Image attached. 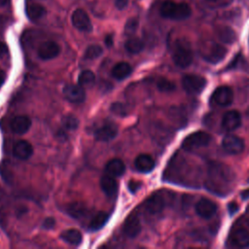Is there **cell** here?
I'll list each match as a JSON object with an SVG mask.
<instances>
[{
  "mask_svg": "<svg viewBox=\"0 0 249 249\" xmlns=\"http://www.w3.org/2000/svg\"><path fill=\"white\" fill-rule=\"evenodd\" d=\"M234 179V173L230 166L222 162H210L205 186L212 193L226 195L231 192Z\"/></svg>",
  "mask_w": 249,
  "mask_h": 249,
  "instance_id": "1",
  "label": "cell"
},
{
  "mask_svg": "<svg viewBox=\"0 0 249 249\" xmlns=\"http://www.w3.org/2000/svg\"><path fill=\"white\" fill-rule=\"evenodd\" d=\"M160 14L164 18L183 20L191 16L192 9L190 5L185 2L177 3L171 0H166L161 3L160 7Z\"/></svg>",
  "mask_w": 249,
  "mask_h": 249,
  "instance_id": "2",
  "label": "cell"
},
{
  "mask_svg": "<svg viewBox=\"0 0 249 249\" xmlns=\"http://www.w3.org/2000/svg\"><path fill=\"white\" fill-rule=\"evenodd\" d=\"M172 59L175 65L181 68L188 67L193 61V51L186 40H178L172 51Z\"/></svg>",
  "mask_w": 249,
  "mask_h": 249,
  "instance_id": "3",
  "label": "cell"
},
{
  "mask_svg": "<svg viewBox=\"0 0 249 249\" xmlns=\"http://www.w3.org/2000/svg\"><path fill=\"white\" fill-rule=\"evenodd\" d=\"M200 53L204 60L209 63H218L220 62L227 53V49L215 42H208L203 44L200 48Z\"/></svg>",
  "mask_w": 249,
  "mask_h": 249,
  "instance_id": "4",
  "label": "cell"
},
{
  "mask_svg": "<svg viewBox=\"0 0 249 249\" xmlns=\"http://www.w3.org/2000/svg\"><path fill=\"white\" fill-rule=\"evenodd\" d=\"M211 141V136L205 131H196L189 134L182 142V147L186 151H194L207 146Z\"/></svg>",
  "mask_w": 249,
  "mask_h": 249,
  "instance_id": "5",
  "label": "cell"
},
{
  "mask_svg": "<svg viewBox=\"0 0 249 249\" xmlns=\"http://www.w3.org/2000/svg\"><path fill=\"white\" fill-rule=\"evenodd\" d=\"M206 86L204 77L196 74H187L182 79V87L184 90L191 94H197L203 90Z\"/></svg>",
  "mask_w": 249,
  "mask_h": 249,
  "instance_id": "6",
  "label": "cell"
},
{
  "mask_svg": "<svg viewBox=\"0 0 249 249\" xmlns=\"http://www.w3.org/2000/svg\"><path fill=\"white\" fill-rule=\"evenodd\" d=\"M233 99V91L228 86L218 87L210 97V104L213 106L225 107L230 105Z\"/></svg>",
  "mask_w": 249,
  "mask_h": 249,
  "instance_id": "7",
  "label": "cell"
},
{
  "mask_svg": "<svg viewBox=\"0 0 249 249\" xmlns=\"http://www.w3.org/2000/svg\"><path fill=\"white\" fill-rule=\"evenodd\" d=\"M71 21L75 28L83 32H90L92 24L89 17L83 9H76L71 16Z\"/></svg>",
  "mask_w": 249,
  "mask_h": 249,
  "instance_id": "8",
  "label": "cell"
},
{
  "mask_svg": "<svg viewBox=\"0 0 249 249\" xmlns=\"http://www.w3.org/2000/svg\"><path fill=\"white\" fill-rule=\"evenodd\" d=\"M222 147L230 155H237L240 154L245 147L243 139L234 135V134H228L223 138Z\"/></svg>",
  "mask_w": 249,
  "mask_h": 249,
  "instance_id": "9",
  "label": "cell"
},
{
  "mask_svg": "<svg viewBox=\"0 0 249 249\" xmlns=\"http://www.w3.org/2000/svg\"><path fill=\"white\" fill-rule=\"evenodd\" d=\"M117 134H118V126L111 122H107L103 124L102 125L97 127L93 132L94 138L98 141H103V142L112 140L113 138L116 137Z\"/></svg>",
  "mask_w": 249,
  "mask_h": 249,
  "instance_id": "10",
  "label": "cell"
},
{
  "mask_svg": "<svg viewBox=\"0 0 249 249\" xmlns=\"http://www.w3.org/2000/svg\"><path fill=\"white\" fill-rule=\"evenodd\" d=\"M60 53V47L53 41H46L40 44L37 49L38 56L43 60H49L56 57Z\"/></svg>",
  "mask_w": 249,
  "mask_h": 249,
  "instance_id": "11",
  "label": "cell"
},
{
  "mask_svg": "<svg viewBox=\"0 0 249 249\" xmlns=\"http://www.w3.org/2000/svg\"><path fill=\"white\" fill-rule=\"evenodd\" d=\"M195 209L199 217L203 219H209L216 213L217 205L209 198L202 197L196 202Z\"/></svg>",
  "mask_w": 249,
  "mask_h": 249,
  "instance_id": "12",
  "label": "cell"
},
{
  "mask_svg": "<svg viewBox=\"0 0 249 249\" xmlns=\"http://www.w3.org/2000/svg\"><path fill=\"white\" fill-rule=\"evenodd\" d=\"M63 94L66 99L74 103H81L86 98V92L80 85H66L63 88Z\"/></svg>",
  "mask_w": 249,
  "mask_h": 249,
  "instance_id": "13",
  "label": "cell"
},
{
  "mask_svg": "<svg viewBox=\"0 0 249 249\" xmlns=\"http://www.w3.org/2000/svg\"><path fill=\"white\" fill-rule=\"evenodd\" d=\"M241 124V115L238 111H228L222 119V127L227 131H233Z\"/></svg>",
  "mask_w": 249,
  "mask_h": 249,
  "instance_id": "14",
  "label": "cell"
},
{
  "mask_svg": "<svg viewBox=\"0 0 249 249\" xmlns=\"http://www.w3.org/2000/svg\"><path fill=\"white\" fill-rule=\"evenodd\" d=\"M123 230L126 236L130 238L136 237L141 231V224L137 215L130 214L129 216H127L124 223Z\"/></svg>",
  "mask_w": 249,
  "mask_h": 249,
  "instance_id": "15",
  "label": "cell"
},
{
  "mask_svg": "<svg viewBox=\"0 0 249 249\" xmlns=\"http://www.w3.org/2000/svg\"><path fill=\"white\" fill-rule=\"evenodd\" d=\"M165 205L164 198L159 194H154L145 201V209L148 213L156 215L160 213Z\"/></svg>",
  "mask_w": 249,
  "mask_h": 249,
  "instance_id": "16",
  "label": "cell"
},
{
  "mask_svg": "<svg viewBox=\"0 0 249 249\" xmlns=\"http://www.w3.org/2000/svg\"><path fill=\"white\" fill-rule=\"evenodd\" d=\"M11 129L17 134H23L27 132L31 126V120L25 115L16 116L11 121Z\"/></svg>",
  "mask_w": 249,
  "mask_h": 249,
  "instance_id": "17",
  "label": "cell"
},
{
  "mask_svg": "<svg viewBox=\"0 0 249 249\" xmlns=\"http://www.w3.org/2000/svg\"><path fill=\"white\" fill-rule=\"evenodd\" d=\"M13 154L19 160H27L33 154V147L28 141L19 140L13 148Z\"/></svg>",
  "mask_w": 249,
  "mask_h": 249,
  "instance_id": "18",
  "label": "cell"
},
{
  "mask_svg": "<svg viewBox=\"0 0 249 249\" xmlns=\"http://www.w3.org/2000/svg\"><path fill=\"white\" fill-rule=\"evenodd\" d=\"M134 165L138 171L143 173H148L154 169L155 160L150 155L141 154L135 159Z\"/></svg>",
  "mask_w": 249,
  "mask_h": 249,
  "instance_id": "19",
  "label": "cell"
},
{
  "mask_svg": "<svg viewBox=\"0 0 249 249\" xmlns=\"http://www.w3.org/2000/svg\"><path fill=\"white\" fill-rule=\"evenodd\" d=\"M100 188L106 196H113L118 191V183L114 176L104 175L100 179Z\"/></svg>",
  "mask_w": 249,
  "mask_h": 249,
  "instance_id": "20",
  "label": "cell"
},
{
  "mask_svg": "<svg viewBox=\"0 0 249 249\" xmlns=\"http://www.w3.org/2000/svg\"><path fill=\"white\" fill-rule=\"evenodd\" d=\"M231 242L234 246L239 248L249 247V231L243 228L237 229L232 234Z\"/></svg>",
  "mask_w": 249,
  "mask_h": 249,
  "instance_id": "21",
  "label": "cell"
},
{
  "mask_svg": "<svg viewBox=\"0 0 249 249\" xmlns=\"http://www.w3.org/2000/svg\"><path fill=\"white\" fill-rule=\"evenodd\" d=\"M25 13L30 20H38L46 15V9L44 6L38 3H29L25 7Z\"/></svg>",
  "mask_w": 249,
  "mask_h": 249,
  "instance_id": "22",
  "label": "cell"
},
{
  "mask_svg": "<svg viewBox=\"0 0 249 249\" xmlns=\"http://www.w3.org/2000/svg\"><path fill=\"white\" fill-rule=\"evenodd\" d=\"M105 169L112 176H121L125 171V165L122 160L116 158L107 161Z\"/></svg>",
  "mask_w": 249,
  "mask_h": 249,
  "instance_id": "23",
  "label": "cell"
},
{
  "mask_svg": "<svg viewBox=\"0 0 249 249\" xmlns=\"http://www.w3.org/2000/svg\"><path fill=\"white\" fill-rule=\"evenodd\" d=\"M131 66L127 62L122 61L114 65L111 74L117 80H124L131 73Z\"/></svg>",
  "mask_w": 249,
  "mask_h": 249,
  "instance_id": "24",
  "label": "cell"
},
{
  "mask_svg": "<svg viewBox=\"0 0 249 249\" xmlns=\"http://www.w3.org/2000/svg\"><path fill=\"white\" fill-rule=\"evenodd\" d=\"M66 212L74 219H81L87 214L88 208L83 202L75 201L67 205Z\"/></svg>",
  "mask_w": 249,
  "mask_h": 249,
  "instance_id": "25",
  "label": "cell"
},
{
  "mask_svg": "<svg viewBox=\"0 0 249 249\" xmlns=\"http://www.w3.org/2000/svg\"><path fill=\"white\" fill-rule=\"evenodd\" d=\"M216 34L218 38L227 44H231L236 40V34L233 29L229 26H219L216 29Z\"/></svg>",
  "mask_w": 249,
  "mask_h": 249,
  "instance_id": "26",
  "label": "cell"
},
{
  "mask_svg": "<svg viewBox=\"0 0 249 249\" xmlns=\"http://www.w3.org/2000/svg\"><path fill=\"white\" fill-rule=\"evenodd\" d=\"M61 239H63L65 242L71 244V245H78L82 241V233L75 229H69L61 232L60 234Z\"/></svg>",
  "mask_w": 249,
  "mask_h": 249,
  "instance_id": "27",
  "label": "cell"
},
{
  "mask_svg": "<svg viewBox=\"0 0 249 249\" xmlns=\"http://www.w3.org/2000/svg\"><path fill=\"white\" fill-rule=\"evenodd\" d=\"M107 221H108V215L105 212L100 211L96 213L91 219V221L89 222V230L93 231H98L103 228V226L107 223Z\"/></svg>",
  "mask_w": 249,
  "mask_h": 249,
  "instance_id": "28",
  "label": "cell"
},
{
  "mask_svg": "<svg viewBox=\"0 0 249 249\" xmlns=\"http://www.w3.org/2000/svg\"><path fill=\"white\" fill-rule=\"evenodd\" d=\"M78 82H79V85L84 89L90 88L95 83V75L90 70H84L83 72L80 73Z\"/></svg>",
  "mask_w": 249,
  "mask_h": 249,
  "instance_id": "29",
  "label": "cell"
},
{
  "mask_svg": "<svg viewBox=\"0 0 249 249\" xmlns=\"http://www.w3.org/2000/svg\"><path fill=\"white\" fill-rule=\"evenodd\" d=\"M124 48L130 53H138L143 50L144 43L141 39L137 37H132L125 42Z\"/></svg>",
  "mask_w": 249,
  "mask_h": 249,
  "instance_id": "30",
  "label": "cell"
},
{
  "mask_svg": "<svg viewBox=\"0 0 249 249\" xmlns=\"http://www.w3.org/2000/svg\"><path fill=\"white\" fill-rule=\"evenodd\" d=\"M103 53L102 48L99 45H90L89 46L84 53L85 59H95L99 57Z\"/></svg>",
  "mask_w": 249,
  "mask_h": 249,
  "instance_id": "31",
  "label": "cell"
},
{
  "mask_svg": "<svg viewBox=\"0 0 249 249\" xmlns=\"http://www.w3.org/2000/svg\"><path fill=\"white\" fill-rule=\"evenodd\" d=\"M61 124L65 129L74 130L79 126V120L73 115H65L61 119Z\"/></svg>",
  "mask_w": 249,
  "mask_h": 249,
  "instance_id": "32",
  "label": "cell"
},
{
  "mask_svg": "<svg viewBox=\"0 0 249 249\" xmlns=\"http://www.w3.org/2000/svg\"><path fill=\"white\" fill-rule=\"evenodd\" d=\"M157 88L162 92H170L175 89V84L168 79L160 78L157 81Z\"/></svg>",
  "mask_w": 249,
  "mask_h": 249,
  "instance_id": "33",
  "label": "cell"
},
{
  "mask_svg": "<svg viewBox=\"0 0 249 249\" xmlns=\"http://www.w3.org/2000/svg\"><path fill=\"white\" fill-rule=\"evenodd\" d=\"M138 27V19L136 18H130L124 24V34L125 35H132Z\"/></svg>",
  "mask_w": 249,
  "mask_h": 249,
  "instance_id": "34",
  "label": "cell"
},
{
  "mask_svg": "<svg viewBox=\"0 0 249 249\" xmlns=\"http://www.w3.org/2000/svg\"><path fill=\"white\" fill-rule=\"evenodd\" d=\"M0 174L3 177V179L10 183L12 180V169L10 167V164L8 163V161H3L0 165Z\"/></svg>",
  "mask_w": 249,
  "mask_h": 249,
  "instance_id": "35",
  "label": "cell"
},
{
  "mask_svg": "<svg viewBox=\"0 0 249 249\" xmlns=\"http://www.w3.org/2000/svg\"><path fill=\"white\" fill-rule=\"evenodd\" d=\"M110 110L112 113H114L115 115H118V116H121V117H124L126 115V108L124 107V105L121 102H115L111 105L110 107Z\"/></svg>",
  "mask_w": 249,
  "mask_h": 249,
  "instance_id": "36",
  "label": "cell"
},
{
  "mask_svg": "<svg viewBox=\"0 0 249 249\" xmlns=\"http://www.w3.org/2000/svg\"><path fill=\"white\" fill-rule=\"evenodd\" d=\"M54 226H55V220L53 217H47L42 224V227L46 230H52L54 228Z\"/></svg>",
  "mask_w": 249,
  "mask_h": 249,
  "instance_id": "37",
  "label": "cell"
},
{
  "mask_svg": "<svg viewBox=\"0 0 249 249\" xmlns=\"http://www.w3.org/2000/svg\"><path fill=\"white\" fill-rule=\"evenodd\" d=\"M140 183L139 182H137V181H134V180H131V181H129V183H128V189H129V191L131 192V193H135L136 191H138V189L140 188Z\"/></svg>",
  "mask_w": 249,
  "mask_h": 249,
  "instance_id": "38",
  "label": "cell"
},
{
  "mask_svg": "<svg viewBox=\"0 0 249 249\" xmlns=\"http://www.w3.org/2000/svg\"><path fill=\"white\" fill-rule=\"evenodd\" d=\"M114 3H115V6L117 9L123 10L127 6L128 0H114Z\"/></svg>",
  "mask_w": 249,
  "mask_h": 249,
  "instance_id": "39",
  "label": "cell"
},
{
  "mask_svg": "<svg viewBox=\"0 0 249 249\" xmlns=\"http://www.w3.org/2000/svg\"><path fill=\"white\" fill-rule=\"evenodd\" d=\"M228 209H229L230 214L232 215V214H234V213L238 210V205H237V203H236L235 201H231V202L229 203Z\"/></svg>",
  "mask_w": 249,
  "mask_h": 249,
  "instance_id": "40",
  "label": "cell"
},
{
  "mask_svg": "<svg viewBox=\"0 0 249 249\" xmlns=\"http://www.w3.org/2000/svg\"><path fill=\"white\" fill-rule=\"evenodd\" d=\"M104 43L105 45L108 47V48H111L114 44V38H113V35L112 34H108L105 36V39H104Z\"/></svg>",
  "mask_w": 249,
  "mask_h": 249,
  "instance_id": "41",
  "label": "cell"
},
{
  "mask_svg": "<svg viewBox=\"0 0 249 249\" xmlns=\"http://www.w3.org/2000/svg\"><path fill=\"white\" fill-rule=\"evenodd\" d=\"M57 137L59 140H66L67 134L63 130H59V131H57Z\"/></svg>",
  "mask_w": 249,
  "mask_h": 249,
  "instance_id": "42",
  "label": "cell"
},
{
  "mask_svg": "<svg viewBox=\"0 0 249 249\" xmlns=\"http://www.w3.org/2000/svg\"><path fill=\"white\" fill-rule=\"evenodd\" d=\"M6 51H7V46L3 42H0V57L6 53Z\"/></svg>",
  "mask_w": 249,
  "mask_h": 249,
  "instance_id": "43",
  "label": "cell"
},
{
  "mask_svg": "<svg viewBox=\"0 0 249 249\" xmlns=\"http://www.w3.org/2000/svg\"><path fill=\"white\" fill-rule=\"evenodd\" d=\"M26 212H27V208H26V207H23L22 209H21V208H18V209L17 210L18 216H21L22 214H24V213H26Z\"/></svg>",
  "mask_w": 249,
  "mask_h": 249,
  "instance_id": "44",
  "label": "cell"
},
{
  "mask_svg": "<svg viewBox=\"0 0 249 249\" xmlns=\"http://www.w3.org/2000/svg\"><path fill=\"white\" fill-rule=\"evenodd\" d=\"M241 197H242L243 199H246V198L249 197V189H247V190H245V191H243V192L241 193Z\"/></svg>",
  "mask_w": 249,
  "mask_h": 249,
  "instance_id": "45",
  "label": "cell"
},
{
  "mask_svg": "<svg viewBox=\"0 0 249 249\" xmlns=\"http://www.w3.org/2000/svg\"><path fill=\"white\" fill-rule=\"evenodd\" d=\"M10 3V0H0V7L7 6Z\"/></svg>",
  "mask_w": 249,
  "mask_h": 249,
  "instance_id": "46",
  "label": "cell"
},
{
  "mask_svg": "<svg viewBox=\"0 0 249 249\" xmlns=\"http://www.w3.org/2000/svg\"><path fill=\"white\" fill-rule=\"evenodd\" d=\"M4 80H5V75H4V73L2 71H0V87L3 84Z\"/></svg>",
  "mask_w": 249,
  "mask_h": 249,
  "instance_id": "47",
  "label": "cell"
},
{
  "mask_svg": "<svg viewBox=\"0 0 249 249\" xmlns=\"http://www.w3.org/2000/svg\"><path fill=\"white\" fill-rule=\"evenodd\" d=\"M208 1H217V0H208Z\"/></svg>",
  "mask_w": 249,
  "mask_h": 249,
  "instance_id": "48",
  "label": "cell"
}]
</instances>
